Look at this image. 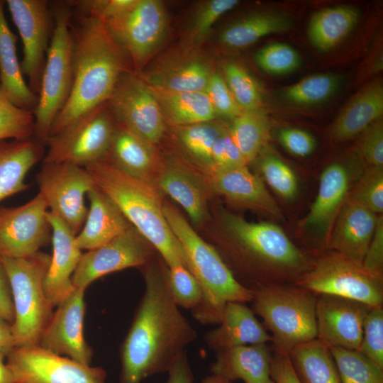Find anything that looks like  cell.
<instances>
[{"instance_id": "obj_1", "label": "cell", "mask_w": 383, "mask_h": 383, "mask_svg": "<svg viewBox=\"0 0 383 383\" xmlns=\"http://www.w3.org/2000/svg\"><path fill=\"white\" fill-rule=\"evenodd\" d=\"M141 268L145 289L121 345L119 383H143L167 372L197 337L171 295L162 259L153 257Z\"/></svg>"}, {"instance_id": "obj_2", "label": "cell", "mask_w": 383, "mask_h": 383, "mask_svg": "<svg viewBox=\"0 0 383 383\" xmlns=\"http://www.w3.org/2000/svg\"><path fill=\"white\" fill-rule=\"evenodd\" d=\"M73 81L70 96L55 119L50 136L109 101L121 77L133 67L127 53L99 18L80 14L71 25Z\"/></svg>"}, {"instance_id": "obj_3", "label": "cell", "mask_w": 383, "mask_h": 383, "mask_svg": "<svg viewBox=\"0 0 383 383\" xmlns=\"http://www.w3.org/2000/svg\"><path fill=\"white\" fill-rule=\"evenodd\" d=\"M231 260L250 279L249 289L294 282L309 268L311 261L279 226L249 222L228 211L222 213Z\"/></svg>"}, {"instance_id": "obj_4", "label": "cell", "mask_w": 383, "mask_h": 383, "mask_svg": "<svg viewBox=\"0 0 383 383\" xmlns=\"http://www.w3.org/2000/svg\"><path fill=\"white\" fill-rule=\"evenodd\" d=\"M84 167L95 186L116 204L168 268L182 265L188 269L184 252L166 221L163 202L151 182L133 177L106 160Z\"/></svg>"}, {"instance_id": "obj_5", "label": "cell", "mask_w": 383, "mask_h": 383, "mask_svg": "<svg viewBox=\"0 0 383 383\" xmlns=\"http://www.w3.org/2000/svg\"><path fill=\"white\" fill-rule=\"evenodd\" d=\"M162 210L184 252L189 270L202 289V301L192 311L194 318L202 324H219L228 302H251L253 291L236 279L217 250L202 239L172 204L163 202Z\"/></svg>"}, {"instance_id": "obj_6", "label": "cell", "mask_w": 383, "mask_h": 383, "mask_svg": "<svg viewBox=\"0 0 383 383\" xmlns=\"http://www.w3.org/2000/svg\"><path fill=\"white\" fill-rule=\"evenodd\" d=\"M316 299V294L295 284L253 291L251 309L270 333L274 352L288 355L297 345L317 338Z\"/></svg>"}, {"instance_id": "obj_7", "label": "cell", "mask_w": 383, "mask_h": 383, "mask_svg": "<svg viewBox=\"0 0 383 383\" xmlns=\"http://www.w3.org/2000/svg\"><path fill=\"white\" fill-rule=\"evenodd\" d=\"M50 255L39 251L29 257L0 256L10 282L14 320L11 326L14 346L38 345L54 313L43 282Z\"/></svg>"}, {"instance_id": "obj_8", "label": "cell", "mask_w": 383, "mask_h": 383, "mask_svg": "<svg viewBox=\"0 0 383 383\" xmlns=\"http://www.w3.org/2000/svg\"><path fill=\"white\" fill-rule=\"evenodd\" d=\"M55 26L47 52L38 102L33 112L34 138L46 145L52 125L65 105L73 81L72 11L65 4L54 8Z\"/></svg>"}, {"instance_id": "obj_9", "label": "cell", "mask_w": 383, "mask_h": 383, "mask_svg": "<svg viewBox=\"0 0 383 383\" xmlns=\"http://www.w3.org/2000/svg\"><path fill=\"white\" fill-rule=\"evenodd\" d=\"M296 285L318 294L356 300L372 307L383 304V279L362 265L331 250L311 262Z\"/></svg>"}, {"instance_id": "obj_10", "label": "cell", "mask_w": 383, "mask_h": 383, "mask_svg": "<svg viewBox=\"0 0 383 383\" xmlns=\"http://www.w3.org/2000/svg\"><path fill=\"white\" fill-rule=\"evenodd\" d=\"M117 123L108 102L92 109L62 132L49 137L42 162L81 167L106 160Z\"/></svg>"}, {"instance_id": "obj_11", "label": "cell", "mask_w": 383, "mask_h": 383, "mask_svg": "<svg viewBox=\"0 0 383 383\" xmlns=\"http://www.w3.org/2000/svg\"><path fill=\"white\" fill-rule=\"evenodd\" d=\"M35 180L50 211L77 235L88 213L84 196L96 187L89 172L73 164L43 162Z\"/></svg>"}, {"instance_id": "obj_12", "label": "cell", "mask_w": 383, "mask_h": 383, "mask_svg": "<svg viewBox=\"0 0 383 383\" xmlns=\"http://www.w3.org/2000/svg\"><path fill=\"white\" fill-rule=\"evenodd\" d=\"M6 357L12 383H106L103 367L81 364L40 345L14 346Z\"/></svg>"}, {"instance_id": "obj_13", "label": "cell", "mask_w": 383, "mask_h": 383, "mask_svg": "<svg viewBox=\"0 0 383 383\" xmlns=\"http://www.w3.org/2000/svg\"><path fill=\"white\" fill-rule=\"evenodd\" d=\"M129 57L133 67L142 68L165 35L164 4L158 0H134L117 16L103 22Z\"/></svg>"}, {"instance_id": "obj_14", "label": "cell", "mask_w": 383, "mask_h": 383, "mask_svg": "<svg viewBox=\"0 0 383 383\" xmlns=\"http://www.w3.org/2000/svg\"><path fill=\"white\" fill-rule=\"evenodd\" d=\"M116 123L150 144L165 131V117L154 94L134 72H126L107 101Z\"/></svg>"}, {"instance_id": "obj_15", "label": "cell", "mask_w": 383, "mask_h": 383, "mask_svg": "<svg viewBox=\"0 0 383 383\" xmlns=\"http://www.w3.org/2000/svg\"><path fill=\"white\" fill-rule=\"evenodd\" d=\"M48 208L39 192L23 205L0 206V256L29 257L51 242Z\"/></svg>"}, {"instance_id": "obj_16", "label": "cell", "mask_w": 383, "mask_h": 383, "mask_svg": "<svg viewBox=\"0 0 383 383\" xmlns=\"http://www.w3.org/2000/svg\"><path fill=\"white\" fill-rule=\"evenodd\" d=\"M154 257V248L131 226L109 243L82 253L72 281L87 289L101 277L129 267H142Z\"/></svg>"}, {"instance_id": "obj_17", "label": "cell", "mask_w": 383, "mask_h": 383, "mask_svg": "<svg viewBox=\"0 0 383 383\" xmlns=\"http://www.w3.org/2000/svg\"><path fill=\"white\" fill-rule=\"evenodd\" d=\"M5 3L23 43L21 72L28 79L29 88L38 95L51 37L48 1L6 0Z\"/></svg>"}, {"instance_id": "obj_18", "label": "cell", "mask_w": 383, "mask_h": 383, "mask_svg": "<svg viewBox=\"0 0 383 383\" xmlns=\"http://www.w3.org/2000/svg\"><path fill=\"white\" fill-rule=\"evenodd\" d=\"M85 290L76 287L56 306L38 345L81 364L90 365L93 350L84 335Z\"/></svg>"}, {"instance_id": "obj_19", "label": "cell", "mask_w": 383, "mask_h": 383, "mask_svg": "<svg viewBox=\"0 0 383 383\" xmlns=\"http://www.w3.org/2000/svg\"><path fill=\"white\" fill-rule=\"evenodd\" d=\"M316 296L317 338L328 347L359 350L364 321L372 306L338 296Z\"/></svg>"}, {"instance_id": "obj_20", "label": "cell", "mask_w": 383, "mask_h": 383, "mask_svg": "<svg viewBox=\"0 0 383 383\" xmlns=\"http://www.w3.org/2000/svg\"><path fill=\"white\" fill-rule=\"evenodd\" d=\"M48 218L52 228V254L43 288L55 307L75 289L72 277L82 252L76 245V235L60 218L48 211Z\"/></svg>"}, {"instance_id": "obj_21", "label": "cell", "mask_w": 383, "mask_h": 383, "mask_svg": "<svg viewBox=\"0 0 383 383\" xmlns=\"http://www.w3.org/2000/svg\"><path fill=\"white\" fill-rule=\"evenodd\" d=\"M350 173L343 164L333 162L323 171L315 201L302 222L306 231L323 240L326 246L335 221L345 204Z\"/></svg>"}, {"instance_id": "obj_22", "label": "cell", "mask_w": 383, "mask_h": 383, "mask_svg": "<svg viewBox=\"0 0 383 383\" xmlns=\"http://www.w3.org/2000/svg\"><path fill=\"white\" fill-rule=\"evenodd\" d=\"M378 216L365 206L348 199L335 221L326 248L362 262Z\"/></svg>"}, {"instance_id": "obj_23", "label": "cell", "mask_w": 383, "mask_h": 383, "mask_svg": "<svg viewBox=\"0 0 383 383\" xmlns=\"http://www.w3.org/2000/svg\"><path fill=\"white\" fill-rule=\"evenodd\" d=\"M204 340L216 353L236 346L267 343L272 338L245 303L231 301L225 306L219 326L206 332Z\"/></svg>"}, {"instance_id": "obj_24", "label": "cell", "mask_w": 383, "mask_h": 383, "mask_svg": "<svg viewBox=\"0 0 383 383\" xmlns=\"http://www.w3.org/2000/svg\"><path fill=\"white\" fill-rule=\"evenodd\" d=\"M211 374L231 383H274L271 378L272 355L267 343L233 347L216 352Z\"/></svg>"}, {"instance_id": "obj_25", "label": "cell", "mask_w": 383, "mask_h": 383, "mask_svg": "<svg viewBox=\"0 0 383 383\" xmlns=\"http://www.w3.org/2000/svg\"><path fill=\"white\" fill-rule=\"evenodd\" d=\"M87 196L89 208L84 226L75 236L81 250H93L114 239L132 225L116 204L96 187Z\"/></svg>"}, {"instance_id": "obj_26", "label": "cell", "mask_w": 383, "mask_h": 383, "mask_svg": "<svg viewBox=\"0 0 383 383\" xmlns=\"http://www.w3.org/2000/svg\"><path fill=\"white\" fill-rule=\"evenodd\" d=\"M210 183L213 190L238 204L279 217L280 209L262 180L246 165L213 172Z\"/></svg>"}, {"instance_id": "obj_27", "label": "cell", "mask_w": 383, "mask_h": 383, "mask_svg": "<svg viewBox=\"0 0 383 383\" xmlns=\"http://www.w3.org/2000/svg\"><path fill=\"white\" fill-rule=\"evenodd\" d=\"M44 156V145L34 137L0 140V201L28 189L26 177Z\"/></svg>"}, {"instance_id": "obj_28", "label": "cell", "mask_w": 383, "mask_h": 383, "mask_svg": "<svg viewBox=\"0 0 383 383\" xmlns=\"http://www.w3.org/2000/svg\"><path fill=\"white\" fill-rule=\"evenodd\" d=\"M213 72L208 60L196 55L171 60L144 75L151 88L172 92L204 91Z\"/></svg>"}, {"instance_id": "obj_29", "label": "cell", "mask_w": 383, "mask_h": 383, "mask_svg": "<svg viewBox=\"0 0 383 383\" xmlns=\"http://www.w3.org/2000/svg\"><path fill=\"white\" fill-rule=\"evenodd\" d=\"M0 0V87L14 105L34 112L38 95L26 84L16 54L17 36L10 29Z\"/></svg>"}, {"instance_id": "obj_30", "label": "cell", "mask_w": 383, "mask_h": 383, "mask_svg": "<svg viewBox=\"0 0 383 383\" xmlns=\"http://www.w3.org/2000/svg\"><path fill=\"white\" fill-rule=\"evenodd\" d=\"M160 188L176 201L195 223L207 215L206 192L201 179L190 169L176 161H168L158 177Z\"/></svg>"}, {"instance_id": "obj_31", "label": "cell", "mask_w": 383, "mask_h": 383, "mask_svg": "<svg viewBox=\"0 0 383 383\" xmlns=\"http://www.w3.org/2000/svg\"><path fill=\"white\" fill-rule=\"evenodd\" d=\"M383 113V88L380 82L364 87L348 104L335 121L331 135L335 140H350L363 132Z\"/></svg>"}, {"instance_id": "obj_32", "label": "cell", "mask_w": 383, "mask_h": 383, "mask_svg": "<svg viewBox=\"0 0 383 383\" xmlns=\"http://www.w3.org/2000/svg\"><path fill=\"white\" fill-rule=\"evenodd\" d=\"M152 145L117 123L106 157L127 174L150 182L155 165Z\"/></svg>"}, {"instance_id": "obj_33", "label": "cell", "mask_w": 383, "mask_h": 383, "mask_svg": "<svg viewBox=\"0 0 383 383\" xmlns=\"http://www.w3.org/2000/svg\"><path fill=\"white\" fill-rule=\"evenodd\" d=\"M165 118L177 126L213 121L216 112L205 91L172 92L150 87Z\"/></svg>"}, {"instance_id": "obj_34", "label": "cell", "mask_w": 383, "mask_h": 383, "mask_svg": "<svg viewBox=\"0 0 383 383\" xmlns=\"http://www.w3.org/2000/svg\"><path fill=\"white\" fill-rule=\"evenodd\" d=\"M288 356L301 383H340L329 348L318 338L297 345Z\"/></svg>"}, {"instance_id": "obj_35", "label": "cell", "mask_w": 383, "mask_h": 383, "mask_svg": "<svg viewBox=\"0 0 383 383\" xmlns=\"http://www.w3.org/2000/svg\"><path fill=\"white\" fill-rule=\"evenodd\" d=\"M360 16L359 10L350 6L321 10L315 13L309 21V40L319 50H331L349 33Z\"/></svg>"}, {"instance_id": "obj_36", "label": "cell", "mask_w": 383, "mask_h": 383, "mask_svg": "<svg viewBox=\"0 0 383 383\" xmlns=\"http://www.w3.org/2000/svg\"><path fill=\"white\" fill-rule=\"evenodd\" d=\"M292 26V21L283 15L259 13L227 27L221 33L220 40L231 48H243L265 35L286 31Z\"/></svg>"}, {"instance_id": "obj_37", "label": "cell", "mask_w": 383, "mask_h": 383, "mask_svg": "<svg viewBox=\"0 0 383 383\" xmlns=\"http://www.w3.org/2000/svg\"><path fill=\"white\" fill-rule=\"evenodd\" d=\"M270 122L260 111H243L233 120L231 135L247 162L254 160L263 150L270 136Z\"/></svg>"}, {"instance_id": "obj_38", "label": "cell", "mask_w": 383, "mask_h": 383, "mask_svg": "<svg viewBox=\"0 0 383 383\" xmlns=\"http://www.w3.org/2000/svg\"><path fill=\"white\" fill-rule=\"evenodd\" d=\"M226 128L211 121L178 126V141L187 154L209 170L213 146Z\"/></svg>"}, {"instance_id": "obj_39", "label": "cell", "mask_w": 383, "mask_h": 383, "mask_svg": "<svg viewBox=\"0 0 383 383\" xmlns=\"http://www.w3.org/2000/svg\"><path fill=\"white\" fill-rule=\"evenodd\" d=\"M340 383H383V370L360 351L328 347Z\"/></svg>"}, {"instance_id": "obj_40", "label": "cell", "mask_w": 383, "mask_h": 383, "mask_svg": "<svg viewBox=\"0 0 383 383\" xmlns=\"http://www.w3.org/2000/svg\"><path fill=\"white\" fill-rule=\"evenodd\" d=\"M340 84L338 76L322 74L308 77L283 90L282 95L289 101L308 105L319 103L331 96Z\"/></svg>"}, {"instance_id": "obj_41", "label": "cell", "mask_w": 383, "mask_h": 383, "mask_svg": "<svg viewBox=\"0 0 383 383\" xmlns=\"http://www.w3.org/2000/svg\"><path fill=\"white\" fill-rule=\"evenodd\" d=\"M225 82L235 101L243 111L259 110L262 94L252 77L240 65L227 62L223 65Z\"/></svg>"}, {"instance_id": "obj_42", "label": "cell", "mask_w": 383, "mask_h": 383, "mask_svg": "<svg viewBox=\"0 0 383 383\" xmlns=\"http://www.w3.org/2000/svg\"><path fill=\"white\" fill-rule=\"evenodd\" d=\"M34 130L33 112L14 105L0 87V140L30 138Z\"/></svg>"}, {"instance_id": "obj_43", "label": "cell", "mask_w": 383, "mask_h": 383, "mask_svg": "<svg viewBox=\"0 0 383 383\" xmlns=\"http://www.w3.org/2000/svg\"><path fill=\"white\" fill-rule=\"evenodd\" d=\"M167 279L171 295L179 307L192 311L201 304V287L187 267L178 265L168 268Z\"/></svg>"}, {"instance_id": "obj_44", "label": "cell", "mask_w": 383, "mask_h": 383, "mask_svg": "<svg viewBox=\"0 0 383 383\" xmlns=\"http://www.w3.org/2000/svg\"><path fill=\"white\" fill-rule=\"evenodd\" d=\"M258 165L264 179L277 194L287 200L296 196L297 179L288 165L274 155L265 154L260 158Z\"/></svg>"}, {"instance_id": "obj_45", "label": "cell", "mask_w": 383, "mask_h": 383, "mask_svg": "<svg viewBox=\"0 0 383 383\" xmlns=\"http://www.w3.org/2000/svg\"><path fill=\"white\" fill-rule=\"evenodd\" d=\"M258 66L270 74H282L297 69L301 62L299 53L291 46L280 43L268 45L255 55Z\"/></svg>"}, {"instance_id": "obj_46", "label": "cell", "mask_w": 383, "mask_h": 383, "mask_svg": "<svg viewBox=\"0 0 383 383\" xmlns=\"http://www.w3.org/2000/svg\"><path fill=\"white\" fill-rule=\"evenodd\" d=\"M360 351L383 370V306L372 307L363 324Z\"/></svg>"}, {"instance_id": "obj_47", "label": "cell", "mask_w": 383, "mask_h": 383, "mask_svg": "<svg viewBox=\"0 0 383 383\" xmlns=\"http://www.w3.org/2000/svg\"><path fill=\"white\" fill-rule=\"evenodd\" d=\"M348 199L376 214L383 212V168L370 167L363 173Z\"/></svg>"}, {"instance_id": "obj_48", "label": "cell", "mask_w": 383, "mask_h": 383, "mask_svg": "<svg viewBox=\"0 0 383 383\" xmlns=\"http://www.w3.org/2000/svg\"><path fill=\"white\" fill-rule=\"evenodd\" d=\"M238 3V0H210L203 2L194 15L190 30L191 38L196 42L203 40L213 23Z\"/></svg>"}, {"instance_id": "obj_49", "label": "cell", "mask_w": 383, "mask_h": 383, "mask_svg": "<svg viewBox=\"0 0 383 383\" xmlns=\"http://www.w3.org/2000/svg\"><path fill=\"white\" fill-rule=\"evenodd\" d=\"M248 162L234 142L229 128L223 131L216 140L211 151V173L247 165Z\"/></svg>"}, {"instance_id": "obj_50", "label": "cell", "mask_w": 383, "mask_h": 383, "mask_svg": "<svg viewBox=\"0 0 383 383\" xmlns=\"http://www.w3.org/2000/svg\"><path fill=\"white\" fill-rule=\"evenodd\" d=\"M204 91L216 114L233 120L242 113L224 79L218 73H212Z\"/></svg>"}, {"instance_id": "obj_51", "label": "cell", "mask_w": 383, "mask_h": 383, "mask_svg": "<svg viewBox=\"0 0 383 383\" xmlns=\"http://www.w3.org/2000/svg\"><path fill=\"white\" fill-rule=\"evenodd\" d=\"M360 148L370 167L383 168V123L380 118L364 131Z\"/></svg>"}, {"instance_id": "obj_52", "label": "cell", "mask_w": 383, "mask_h": 383, "mask_svg": "<svg viewBox=\"0 0 383 383\" xmlns=\"http://www.w3.org/2000/svg\"><path fill=\"white\" fill-rule=\"evenodd\" d=\"M278 138L288 151L299 157L309 155L316 147L315 138L310 133L299 128H283L279 131Z\"/></svg>"}, {"instance_id": "obj_53", "label": "cell", "mask_w": 383, "mask_h": 383, "mask_svg": "<svg viewBox=\"0 0 383 383\" xmlns=\"http://www.w3.org/2000/svg\"><path fill=\"white\" fill-rule=\"evenodd\" d=\"M362 265L370 272L382 277L383 268V218L379 215L376 228L362 260Z\"/></svg>"}, {"instance_id": "obj_54", "label": "cell", "mask_w": 383, "mask_h": 383, "mask_svg": "<svg viewBox=\"0 0 383 383\" xmlns=\"http://www.w3.org/2000/svg\"><path fill=\"white\" fill-rule=\"evenodd\" d=\"M270 374L274 383H301L285 354L274 352L272 355Z\"/></svg>"}, {"instance_id": "obj_55", "label": "cell", "mask_w": 383, "mask_h": 383, "mask_svg": "<svg viewBox=\"0 0 383 383\" xmlns=\"http://www.w3.org/2000/svg\"><path fill=\"white\" fill-rule=\"evenodd\" d=\"M0 318L10 323L14 320V308L9 279L0 260Z\"/></svg>"}, {"instance_id": "obj_56", "label": "cell", "mask_w": 383, "mask_h": 383, "mask_svg": "<svg viewBox=\"0 0 383 383\" xmlns=\"http://www.w3.org/2000/svg\"><path fill=\"white\" fill-rule=\"evenodd\" d=\"M166 383H194V376L186 352L179 354L167 372Z\"/></svg>"}, {"instance_id": "obj_57", "label": "cell", "mask_w": 383, "mask_h": 383, "mask_svg": "<svg viewBox=\"0 0 383 383\" xmlns=\"http://www.w3.org/2000/svg\"><path fill=\"white\" fill-rule=\"evenodd\" d=\"M11 326L0 318V353L6 356L14 347Z\"/></svg>"}, {"instance_id": "obj_58", "label": "cell", "mask_w": 383, "mask_h": 383, "mask_svg": "<svg viewBox=\"0 0 383 383\" xmlns=\"http://www.w3.org/2000/svg\"><path fill=\"white\" fill-rule=\"evenodd\" d=\"M4 354L0 353V383H12L11 373L4 363Z\"/></svg>"}, {"instance_id": "obj_59", "label": "cell", "mask_w": 383, "mask_h": 383, "mask_svg": "<svg viewBox=\"0 0 383 383\" xmlns=\"http://www.w3.org/2000/svg\"><path fill=\"white\" fill-rule=\"evenodd\" d=\"M201 383H231L213 374H210L202 379Z\"/></svg>"}]
</instances>
